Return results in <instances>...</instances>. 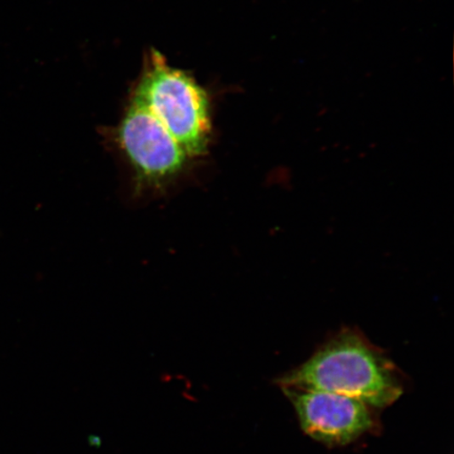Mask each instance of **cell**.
Segmentation results:
<instances>
[{"label": "cell", "mask_w": 454, "mask_h": 454, "mask_svg": "<svg viewBox=\"0 0 454 454\" xmlns=\"http://www.w3.org/2000/svg\"><path fill=\"white\" fill-rule=\"evenodd\" d=\"M277 384L355 397L377 410L393 405L404 393L394 361L354 329L329 339L303 364L278 378Z\"/></svg>", "instance_id": "6da1fadb"}, {"label": "cell", "mask_w": 454, "mask_h": 454, "mask_svg": "<svg viewBox=\"0 0 454 454\" xmlns=\"http://www.w3.org/2000/svg\"><path fill=\"white\" fill-rule=\"evenodd\" d=\"M306 434L328 446L351 444L379 429L377 408L329 391L282 387Z\"/></svg>", "instance_id": "3957f363"}, {"label": "cell", "mask_w": 454, "mask_h": 454, "mask_svg": "<svg viewBox=\"0 0 454 454\" xmlns=\"http://www.w3.org/2000/svg\"><path fill=\"white\" fill-rule=\"evenodd\" d=\"M118 139L144 183L158 184L175 177L190 158L154 114L134 98L119 126Z\"/></svg>", "instance_id": "277c9868"}, {"label": "cell", "mask_w": 454, "mask_h": 454, "mask_svg": "<svg viewBox=\"0 0 454 454\" xmlns=\"http://www.w3.org/2000/svg\"><path fill=\"white\" fill-rule=\"evenodd\" d=\"M133 98L154 114L190 158L206 152L211 134L208 95L194 78L169 67L157 51L151 53Z\"/></svg>", "instance_id": "7a4b0ae2"}]
</instances>
